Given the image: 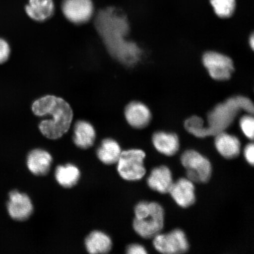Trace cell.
Instances as JSON below:
<instances>
[{"mask_svg":"<svg viewBox=\"0 0 254 254\" xmlns=\"http://www.w3.org/2000/svg\"><path fill=\"white\" fill-rule=\"evenodd\" d=\"M31 110L35 116H47L39 128L41 134L50 139H57L68 131L74 117L70 105L61 97L47 95L35 100Z\"/></svg>","mask_w":254,"mask_h":254,"instance_id":"cell-1","label":"cell"},{"mask_svg":"<svg viewBox=\"0 0 254 254\" xmlns=\"http://www.w3.org/2000/svg\"><path fill=\"white\" fill-rule=\"evenodd\" d=\"M241 109L253 114V103L248 98L238 97L231 98L224 103L218 105L208 114V126L205 127L206 136L224 132L233 123L238 111Z\"/></svg>","mask_w":254,"mask_h":254,"instance_id":"cell-2","label":"cell"},{"mask_svg":"<svg viewBox=\"0 0 254 254\" xmlns=\"http://www.w3.org/2000/svg\"><path fill=\"white\" fill-rule=\"evenodd\" d=\"M133 228L139 236L150 239L160 233L164 224V211L155 202L141 201L135 207Z\"/></svg>","mask_w":254,"mask_h":254,"instance_id":"cell-3","label":"cell"},{"mask_svg":"<svg viewBox=\"0 0 254 254\" xmlns=\"http://www.w3.org/2000/svg\"><path fill=\"white\" fill-rule=\"evenodd\" d=\"M145 154L138 149L122 152L117 162V171L121 177L127 181H138L142 179L146 173L144 165Z\"/></svg>","mask_w":254,"mask_h":254,"instance_id":"cell-4","label":"cell"},{"mask_svg":"<svg viewBox=\"0 0 254 254\" xmlns=\"http://www.w3.org/2000/svg\"><path fill=\"white\" fill-rule=\"evenodd\" d=\"M181 161L186 169L187 179L192 183H205L210 179L212 166L207 158L194 150L184 152Z\"/></svg>","mask_w":254,"mask_h":254,"instance_id":"cell-5","label":"cell"},{"mask_svg":"<svg viewBox=\"0 0 254 254\" xmlns=\"http://www.w3.org/2000/svg\"><path fill=\"white\" fill-rule=\"evenodd\" d=\"M153 238L155 250L162 254H183L186 253L189 249L185 233L179 229L174 230L167 234H158Z\"/></svg>","mask_w":254,"mask_h":254,"instance_id":"cell-6","label":"cell"},{"mask_svg":"<svg viewBox=\"0 0 254 254\" xmlns=\"http://www.w3.org/2000/svg\"><path fill=\"white\" fill-rule=\"evenodd\" d=\"M62 9L64 15L69 22L81 25L91 20L94 7L91 0H63Z\"/></svg>","mask_w":254,"mask_h":254,"instance_id":"cell-7","label":"cell"},{"mask_svg":"<svg viewBox=\"0 0 254 254\" xmlns=\"http://www.w3.org/2000/svg\"><path fill=\"white\" fill-rule=\"evenodd\" d=\"M209 75L216 80H227L234 71L233 61L229 57L217 52H207L202 58Z\"/></svg>","mask_w":254,"mask_h":254,"instance_id":"cell-8","label":"cell"},{"mask_svg":"<svg viewBox=\"0 0 254 254\" xmlns=\"http://www.w3.org/2000/svg\"><path fill=\"white\" fill-rule=\"evenodd\" d=\"M7 209L9 217L17 221L27 220L34 210L33 203L29 196L17 190H12L9 193Z\"/></svg>","mask_w":254,"mask_h":254,"instance_id":"cell-9","label":"cell"},{"mask_svg":"<svg viewBox=\"0 0 254 254\" xmlns=\"http://www.w3.org/2000/svg\"><path fill=\"white\" fill-rule=\"evenodd\" d=\"M177 204L187 208L194 204L195 187L188 179H181L174 183L169 192Z\"/></svg>","mask_w":254,"mask_h":254,"instance_id":"cell-10","label":"cell"},{"mask_svg":"<svg viewBox=\"0 0 254 254\" xmlns=\"http://www.w3.org/2000/svg\"><path fill=\"white\" fill-rule=\"evenodd\" d=\"M52 163V155L40 148L31 151L27 158L28 169L37 176H44L49 173Z\"/></svg>","mask_w":254,"mask_h":254,"instance_id":"cell-11","label":"cell"},{"mask_svg":"<svg viewBox=\"0 0 254 254\" xmlns=\"http://www.w3.org/2000/svg\"><path fill=\"white\" fill-rule=\"evenodd\" d=\"M127 123L135 128H143L147 127L151 119V114L145 104L132 101L127 105L125 111Z\"/></svg>","mask_w":254,"mask_h":254,"instance_id":"cell-12","label":"cell"},{"mask_svg":"<svg viewBox=\"0 0 254 254\" xmlns=\"http://www.w3.org/2000/svg\"><path fill=\"white\" fill-rule=\"evenodd\" d=\"M173 183L172 173L164 166L154 168L147 179L150 188L161 193L169 192Z\"/></svg>","mask_w":254,"mask_h":254,"instance_id":"cell-13","label":"cell"},{"mask_svg":"<svg viewBox=\"0 0 254 254\" xmlns=\"http://www.w3.org/2000/svg\"><path fill=\"white\" fill-rule=\"evenodd\" d=\"M25 10L32 20L43 23L53 17L55 11V3L53 0H29Z\"/></svg>","mask_w":254,"mask_h":254,"instance_id":"cell-14","label":"cell"},{"mask_svg":"<svg viewBox=\"0 0 254 254\" xmlns=\"http://www.w3.org/2000/svg\"><path fill=\"white\" fill-rule=\"evenodd\" d=\"M96 132L90 123L84 120H79L75 124L73 141L77 147L88 149L94 144Z\"/></svg>","mask_w":254,"mask_h":254,"instance_id":"cell-15","label":"cell"},{"mask_svg":"<svg viewBox=\"0 0 254 254\" xmlns=\"http://www.w3.org/2000/svg\"><path fill=\"white\" fill-rule=\"evenodd\" d=\"M215 145L219 153L227 159L237 157L241 151L239 139L224 131L215 135Z\"/></svg>","mask_w":254,"mask_h":254,"instance_id":"cell-16","label":"cell"},{"mask_svg":"<svg viewBox=\"0 0 254 254\" xmlns=\"http://www.w3.org/2000/svg\"><path fill=\"white\" fill-rule=\"evenodd\" d=\"M152 143L158 152L167 156L176 154L180 147L179 137L173 133L155 132L152 136Z\"/></svg>","mask_w":254,"mask_h":254,"instance_id":"cell-17","label":"cell"},{"mask_svg":"<svg viewBox=\"0 0 254 254\" xmlns=\"http://www.w3.org/2000/svg\"><path fill=\"white\" fill-rule=\"evenodd\" d=\"M85 246L88 253L107 254L112 249L110 237L100 231H94L85 240Z\"/></svg>","mask_w":254,"mask_h":254,"instance_id":"cell-18","label":"cell"},{"mask_svg":"<svg viewBox=\"0 0 254 254\" xmlns=\"http://www.w3.org/2000/svg\"><path fill=\"white\" fill-rule=\"evenodd\" d=\"M118 142L112 138H106L101 142L97 150V155L101 162L110 166L116 164L122 154Z\"/></svg>","mask_w":254,"mask_h":254,"instance_id":"cell-19","label":"cell"},{"mask_svg":"<svg viewBox=\"0 0 254 254\" xmlns=\"http://www.w3.org/2000/svg\"><path fill=\"white\" fill-rule=\"evenodd\" d=\"M80 177V171L74 164H66L56 168V181L64 188L71 189L77 185Z\"/></svg>","mask_w":254,"mask_h":254,"instance_id":"cell-20","label":"cell"},{"mask_svg":"<svg viewBox=\"0 0 254 254\" xmlns=\"http://www.w3.org/2000/svg\"><path fill=\"white\" fill-rule=\"evenodd\" d=\"M210 3L215 13L220 18H229L236 10V0H210Z\"/></svg>","mask_w":254,"mask_h":254,"instance_id":"cell-21","label":"cell"},{"mask_svg":"<svg viewBox=\"0 0 254 254\" xmlns=\"http://www.w3.org/2000/svg\"><path fill=\"white\" fill-rule=\"evenodd\" d=\"M185 127L187 131L199 138H204L205 136V127L203 120L198 117H192L187 120L185 123Z\"/></svg>","mask_w":254,"mask_h":254,"instance_id":"cell-22","label":"cell"},{"mask_svg":"<svg viewBox=\"0 0 254 254\" xmlns=\"http://www.w3.org/2000/svg\"><path fill=\"white\" fill-rule=\"evenodd\" d=\"M241 128L247 137L251 139L254 138V120L250 116H245L240 120Z\"/></svg>","mask_w":254,"mask_h":254,"instance_id":"cell-23","label":"cell"},{"mask_svg":"<svg viewBox=\"0 0 254 254\" xmlns=\"http://www.w3.org/2000/svg\"><path fill=\"white\" fill-rule=\"evenodd\" d=\"M10 55L11 47L8 41L0 37V65L7 62Z\"/></svg>","mask_w":254,"mask_h":254,"instance_id":"cell-24","label":"cell"},{"mask_svg":"<svg viewBox=\"0 0 254 254\" xmlns=\"http://www.w3.org/2000/svg\"><path fill=\"white\" fill-rule=\"evenodd\" d=\"M244 156H245L248 163L253 166L254 163V145L253 143H250L246 146L244 150Z\"/></svg>","mask_w":254,"mask_h":254,"instance_id":"cell-25","label":"cell"},{"mask_svg":"<svg viewBox=\"0 0 254 254\" xmlns=\"http://www.w3.org/2000/svg\"><path fill=\"white\" fill-rule=\"evenodd\" d=\"M127 253L128 254H145L147 252L144 247L139 244H131L127 247Z\"/></svg>","mask_w":254,"mask_h":254,"instance_id":"cell-26","label":"cell"},{"mask_svg":"<svg viewBox=\"0 0 254 254\" xmlns=\"http://www.w3.org/2000/svg\"><path fill=\"white\" fill-rule=\"evenodd\" d=\"M250 44L251 47H252V49H254V35L253 34H252V36L250 37Z\"/></svg>","mask_w":254,"mask_h":254,"instance_id":"cell-27","label":"cell"}]
</instances>
